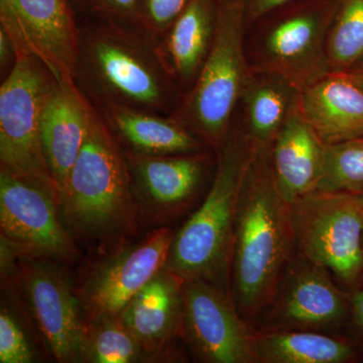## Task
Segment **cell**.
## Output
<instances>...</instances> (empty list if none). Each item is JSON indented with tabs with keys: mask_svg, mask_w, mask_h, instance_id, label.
Here are the masks:
<instances>
[{
	"mask_svg": "<svg viewBox=\"0 0 363 363\" xmlns=\"http://www.w3.org/2000/svg\"><path fill=\"white\" fill-rule=\"evenodd\" d=\"M173 238L169 227L157 229L100 267L82 294L88 321L118 317L131 298L166 267Z\"/></svg>",
	"mask_w": 363,
	"mask_h": 363,
	"instance_id": "obj_13",
	"label": "cell"
},
{
	"mask_svg": "<svg viewBox=\"0 0 363 363\" xmlns=\"http://www.w3.org/2000/svg\"><path fill=\"white\" fill-rule=\"evenodd\" d=\"M0 28L18 56L37 57L58 80L73 78L79 21L71 0H0Z\"/></svg>",
	"mask_w": 363,
	"mask_h": 363,
	"instance_id": "obj_11",
	"label": "cell"
},
{
	"mask_svg": "<svg viewBox=\"0 0 363 363\" xmlns=\"http://www.w3.org/2000/svg\"><path fill=\"white\" fill-rule=\"evenodd\" d=\"M217 152L209 192L174 236L166 267L182 279H204L231 294L236 212L255 150L243 131L231 130Z\"/></svg>",
	"mask_w": 363,
	"mask_h": 363,
	"instance_id": "obj_3",
	"label": "cell"
},
{
	"mask_svg": "<svg viewBox=\"0 0 363 363\" xmlns=\"http://www.w3.org/2000/svg\"><path fill=\"white\" fill-rule=\"evenodd\" d=\"M18 59V52L9 33L0 28V75L1 80L11 73Z\"/></svg>",
	"mask_w": 363,
	"mask_h": 363,
	"instance_id": "obj_32",
	"label": "cell"
},
{
	"mask_svg": "<svg viewBox=\"0 0 363 363\" xmlns=\"http://www.w3.org/2000/svg\"><path fill=\"white\" fill-rule=\"evenodd\" d=\"M93 105L73 78L59 80L40 124L43 152L60 196L84 145Z\"/></svg>",
	"mask_w": 363,
	"mask_h": 363,
	"instance_id": "obj_15",
	"label": "cell"
},
{
	"mask_svg": "<svg viewBox=\"0 0 363 363\" xmlns=\"http://www.w3.org/2000/svg\"><path fill=\"white\" fill-rule=\"evenodd\" d=\"M58 79L40 59L18 56L0 87V169L42 188L61 205L40 140V124Z\"/></svg>",
	"mask_w": 363,
	"mask_h": 363,
	"instance_id": "obj_6",
	"label": "cell"
},
{
	"mask_svg": "<svg viewBox=\"0 0 363 363\" xmlns=\"http://www.w3.org/2000/svg\"><path fill=\"white\" fill-rule=\"evenodd\" d=\"M247 23H255L266 18L279 7L298 0H245Z\"/></svg>",
	"mask_w": 363,
	"mask_h": 363,
	"instance_id": "obj_30",
	"label": "cell"
},
{
	"mask_svg": "<svg viewBox=\"0 0 363 363\" xmlns=\"http://www.w3.org/2000/svg\"><path fill=\"white\" fill-rule=\"evenodd\" d=\"M298 108L324 145L363 138V88L331 72L298 91Z\"/></svg>",
	"mask_w": 363,
	"mask_h": 363,
	"instance_id": "obj_16",
	"label": "cell"
},
{
	"mask_svg": "<svg viewBox=\"0 0 363 363\" xmlns=\"http://www.w3.org/2000/svg\"><path fill=\"white\" fill-rule=\"evenodd\" d=\"M295 255L292 205L274 181L271 149L255 150L238 200L231 262V295L247 321L266 311Z\"/></svg>",
	"mask_w": 363,
	"mask_h": 363,
	"instance_id": "obj_2",
	"label": "cell"
},
{
	"mask_svg": "<svg viewBox=\"0 0 363 363\" xmlns=\"http://www.w3.org/2000/svg\"><path fill=\"white\" fill-rule=\"evenodd\" d=\"M218 0H191L157 40L162 63L185 95L194 85L214 39Z\"/></svg>",
	"mask_w": 363,
	"mask_h": 363,
	"instance_id": "obj_19",
	"label": "cell"
},
{
	"mask_svg": "<svg viewBox=\"0 0 363 363\" xmlns=\"http://www.w3.org/2000/svg\"><path fill=\"white\" fill-rule=\"evenodd\" d=\"M266 311L267 330L330 333L348 325L351 293L336 285L328 269L296 252Z\"/></svg>",
	"mask_w": 363,
	"mask_h": 363,
	"instance_id": "obj_10",
	"label": "cell"
},
{
	"mask_svg": "<svg viewBox=\"0 0 363 363\" xmlns=\"http://www.w3.org/2000/svg\"><path fill=\"white\" fill-rule=\"evenodd\" d=\"M147 353L118 317L102 318L84 325L79 362H143Z\"/></svg>",
	"mask_w": 363,
	"mask_h": 363,
	"instance_id": "obj_24",
	"label": "cell"
},
{
	"mask_svg": "<svg viewBox=\"0 0 363 363\" xmlns=\"http://www.w3.org/2000/svg\"><path fill=\"white\" fill-rule=\"evenodd\" d=\"M95 108L125 155H194L204 152L206 147V143L174 117L125 107Z\"/></svg>",
	"mask_w": 363,
	"mask_h": 363,
	"instance_id": "obj_17",
	"label": "cell"
},
{
	"mask_svg": "<svg viewBox=\"0 0 363 363\" xmlns=\"http://www.w3.org/2000/svg\"><path fill=\"white\" fill-rule=\"evenodd\" d=\"M325 149L298 108V102L271 147V166L279 191L291 205L317 191Z\"/></svg>",
	"mask_w": 363,
	"mask_h": 363,
	"instance_id": "obj_18",
	"label": "cell"
},
{
	"mask_svg": "<svg viewBox=\"0 0 363 363\" xmlns=\"http://www.w3.org/2000/svg\"><path fill=\"white\" fill-rule=\"evenodd\" d=\"M131 186L147 202L162 208L179 206L201 185L208 164L205 152L175 156L126 155Z\"/></svg>",
	"mask_w": 363,
	"mask_h": 363,
	"instance_id": "obj_21",
	"label": "cell"
},
{
	"mask_svg": "<svg viewBox=\"0 0 363 363\" xmlns=\"http://www.w3.org/2000/svg\"><path fill=\"white\" fill-rule=\"evenodd\" d=\"M182 300V334L200 360L259 363V332L238 311L231 294L204 279H183Z\"/></svg>",
	"mask_w": 363,
	"mask_h": 363,
	"instance_id": "obj_9",
	"label": "cell"
},
{
	"mask_svg": "<svg viewBox=\"0 0 363 363\" xmlns=\"http://www.w3.org/2000/svg\"><path fill=\"white\" fill-rule=\"evenodd\" d=\"M245 0H218L214 39L194 85L171 114L206 145L220 149L247 77Z\"/></svg>",
	"mask_w": 363,
	"mask_h": 363,
	"instance_id": "obj_5",
	"label": "cell"
},
{
	"mask_svg": "<svg viewBox=\"0 0 363 363\" xmlns=\"http://www.w3.org/2000/svg\"><path fill=\"white\" fill-rule=\"evenodd\" d=\"M23 271L30 309L52 354L60 362H79L85 323L61 272L42 262H30Z\"/></svg>",
	"mask_w": 363,
	"mask_h": 363,
	"instance_id": "obj_14",
	"label": "cell"
},
{
	"mask_svg": "<svg viewBox=\"0 0 363 363\" xmlns=\"http://www.w3.org/2000/svg\"><path fill=\"white\" fill-rule=\"evenodd\" d=\"M33 352L25 334L14 318L2 309L0 313V362L30 363Z\"/></svg>",
	"mask_w": 363,
	"mask_h": 363,
	"instance_id": "obj_29",
	"label": "cell"
},
{
	"mask_svg": "<svg viewBox=\"0 0 363 363\" xmlns=\"http://www.w3.org/2000/svg\"><path fill=\"white\" fill-rule=\"evenodd\" d=\"M61 206L75 228L90 235H109L133 225L126 155L94 106L84 145L62 192Z\"/></svg>",
	"mask_w": 363,
	"mask_h": 363,
	"instance_id": "obj_4",
	"label": "cell"
},
{
	"mask_svg": "<svg viewBox=\"0 0 363 363\" xmlns=\"http://www.w3.org/2000/svg\"><path fill=\"white\" fill-rule=\"evenodd\" d=\"M183 279L162 267L119 314V320L147 352L171 340L183 324Z\"/></svg>",
	"mask_w": 363,
	"mask_h": 363,
	"instance_id": "obj_20",
	"label": "cell"
},
{
	"mask_svg": "<svg viewBox=\"0 0 363 363\" xmlns=\"http://www.w3.org/2000/svg\"><path fill=\"white\" fill-rule=\"evenodd\" d=\"M296 252L325 267L352 293L363 286V201L315 191L292 204Z\"/></svg>",
	"mask_w": 363,
	"mask_h": 363,
	"instance_id": "obj_7",
	"label": "cell"
},
{
	"mask_svg": "<svg viewBox=\"0 0 363 363\" xmlns=\"http://www.w3.org/2000/svg\"><path fill=\"white\" fill-rule=\"evenodd\" d=\"M317 191H363V138L326 145L323 173Z\"/></svg>",
	"mask_w": 363,
	"mask_h": 363,
	"instance_id": "obj_26",
	"label": "cell"
},
{
	"mask_svg": "<svg viewBox=\"0 0 363 363\" xmlns=\"http://www.w3.org/2000/svg\"><path fill=\"white\" fill-rule=\"evenodd\" d=\"M353 194L357 195V197L359 198L362 201H363V191H360V192L358 193H353Z\"/></svg>",
	"mask_w": 363,
	"mask_h": 363,
	"instance_id": "obj_34",
	"label": "cell"
},
{
	"mask_svg": "<svg viewBox=\"0 0 363 363\" xmlns=\"http://www.w3.org/2000/svg\"><path fill=\"white\" fill-rule=\"evenodd\" d=\"M73 80L95 107L169 116L183 97L162 63L156 38L116 21H79Z\"/></svg>",
	"mask_w": 363,
	"mask_h": 363,
	"instance_id": "obj_1",
	"label": "cell"
},
{
	"mask_svg": "<svg viewBox=\"0 0 363 363\" xmlns=\"http://www.w3.org/2000/svg\"><path fill=\"white\" fill-rule=\"evenodd\" d=\"M362 245H363V238H362Z\"/></svg>",
	"mask_w": 363,
	"mask_h": 363,
	"instance_id": "obj_35",
	"label": "cell"
},
{
	"mask_svg": "<svg viewBox=\"0 0 363 363\" xmlns=\"http://www.w3.org/2000/svg\"><path fill=\"white\" fill-rule=\"evenodd\" d=\"M298 90L274 72L247 71L240 99L245 133L255 150L271 149L298 102Z\"/></svg>",
	"mask_w": 363,
	"mask_h": 363,
	"instance_id": "obj_22",
	"label": "cell"
},
{
	"mask_svg": "<svg viewBox=\"0 0 363 363\" xmlns=\"http://www.w3.org/2000/svg\"><path fill=\"white\" fill-rule=\"evenodd\" d=\"M327 57L330 72H348L363 64V0H336Z\"/></svg>",
	"mask_w": 363,
	"mask_h": 363,
	"instance_id": "obj_25",
	"label": "cell"
},
{
	"mask_svg": "<svg viewBox=\"0 0 363 363\" xmlns=\"http://www.w3.org/2000/svg\"><path fill=\"white\" fill-rule=\"evenodd\" d=\"M336 0H298L272 11L260 45V69L285 78L296 89L331 73L327 37Z\"/></svg>",
	"mask_w": 363,
	"mask_h": 363,
	"instance_id": "obj_8",
	"label": "cell"
},
{
	"mask_svg": "<svg viewBox=\"0 0 363 363\" xmlns=\"http://www.w3.org/2000/svg\"><path fill=\"white\" fill-rule=\"evenodd\" d=\"M350 325L357 344L363 348V288L351 293Z\"/></svg>",
	"mask_w": 363,
	"mask_h": 363,
	"instance_id": "obj_31",
	"label": "cell"
},
{
	"mask_svg": "<svg viewBox=\"0 0 363 363\" xmlns=\"http://www.w3.org/2000/svg\"><path fill=\"white\" fill-rule=\"evenodd\" d=\"M78 21H111L116 23H136L138 0H71Z\"/></svg>",
	"mask_w": 363,
	"mask_h": 363,
	"instance_id": "obj_28",
	"label": "cell"
},
{
	"mask_svg": "<svg viewBox=\"0 0 363 363\" xmlns=\"http://www.w3.org/2000/svg\"><path fill=\"white\" fill-rule=\"evenodd\" d=\"M255 352L259 363H346L357 357L352 341L307 330L259 332Z\"/></svg>",
	"mask_w": 363,
	"mask_h": 363,
	"instance_id": "obj_23",
	"label": "cell"
},
{
	"mask_svg": "<svg viewBox=\"0 0 363 363\" xmlns=\"http://www.w3.org/2000/svg\"><path fill=\"white\" fill-rule=\"evenodd\" d=\"M58 202L42 188L0 169L2 238L25 252L70 259L75 247L57 213Z\"/></svg>",
	"mask_w": 363,
	"mask_h": 363,
	"instance_id": "obj_12",
	"label": "cell"
},
{
	"mask_svg": "<svg viewBox=\"0 0 363 363\" xmlns=\"http://www.w3.org/2000/svg\"><path fill=\"white\" fill-rule=\"evenodd\" d=\"M351 78L357 82L360 87L363 88V64L357 66V68L352 69V70L346 72Z\"/></svg>",
	"mask_w": 363,
	"mask_h": 363,
	"instance_id": "obj_33",
	"label": "cell"
},
{
	"mask_svg": "<svg viewBox=\"0 0 363 363\" xmlns=\"http://www.w3.org/2000/svg\"><path fill=\"white\" fill-rule=\"evenodd\" d=\"M191 0H138L136 23L159 39L178 18Z\"/></svg>",
	"mask_w": 363,
	"mask_h": 363,
	"instance_id": "obj_27",
	"label": "cell"
}]
</instances>
